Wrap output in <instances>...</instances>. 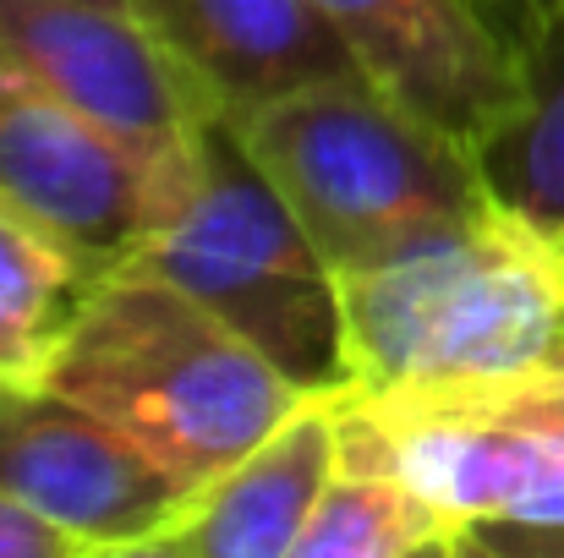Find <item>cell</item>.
Segmentation results:
<instances>
[{
  "mask_svg": "<svg viewBox=\"0 0 564 558\" xmlns=\"http://www.w3.org/2000/svg\"><path fill=\"white\" fill-rule=\"evenodd\" d=\"M0 208L33 219L94 274H116L154 214V176L50 94L0 39Z\"/></svg>",
  "mask_w": 564,
  "mask_h": 558,
  "instance_id": "cell-7",
  "label": "cell"
},
{
  "mask_svg": "<svg viewBox=\"0 0 564 558\" xmlns=\"http://www.w3.org/2000/svg\"><path fill=\"white\" fill-rule=\"evenodd\" d=\"M383 94L471 154L521 110L516 50L466 0H318Z\"/></svg>",
  "mask_w": 564,
  "mask_h": 558,
  "instance_id": "cell-8",
  "label": "cell"
},
{
  "mask_svg": "<svg viewBox=\"0 0 564 558\" xmlns=\"http://www.w3.org/2000/svg\"><path fill=\"white\" fill-rule=\"evenodd\" d=\"M521 110L471 154L494 203L564 230V0L521 55Z\"/></svg>",
  "mask_w": 564,
  "mask_h": 558,
  "instance_id": "cell-11",
  "label": "cell"
},
{
  "mask_svg": "<svg viewBox=\"0 0 564 558\" xmlns=\"http://www.w3.org/2000/svg\"><path fill=\"white\" fill-rule=\"evenodd\" d=\"M0 558H94L72 532L0 488Z\"/></svg>",
  "mask_w": 564,
  "mask_h": 558,
  "instance_id": "cell-15",
  "label": "cell"
},
{
  "mask_svg": "<svg viewBox=\"0 0 564 558\" xmlns=\"http://www.w3.org/2000/svg\"><path fill=\"white\" fill-rule=\"evenodd\" d=\"M0 488L94 558L143 554L192 499L132 438L44 383H0Z\"/></svg>",
  "mask_w": 564,
  "mask_h": 558,
  "instance_id": "cell-6",
  "label": "cell"
},
{
  "mask_svg": "<svg viewBox=\"0 0 564 558\" xmlns=\"http://www.w3.org/2000/svg\"><path fill=\"white\" fill-rule=\"evenodd\" d=\"M116 274H154L187 291L307 394L351 389L340 274L219 110L197 121L187 154L154 176L149 230Z\"/></svg>",
  "mask_w": 564,
  "mask_h": 558,
  "instance_id": "cell-3",
  "label": "cell"
},
{
  "mask_svg": "<svg viewBox=\"0 0 564 558\" xmlns=\"http://www.w3.org/2000/svg\"><path fill=\"white\" fill-rule=\"evenodd\" d=\"M99 274L33 219L0 208V383H39Z\"/></svg>",
  "mask_w": 564,
  "mask_h": 558,
  "instance_id": "cell-12",
  "label": "cell"
},
{
  "mask_svg": "<svg viewBox=\"0 0 564 558\" xmlns=\"http://www.w3.org/2000/svg\"><path fill=\"white\" fill-rule=\"evenodd\" d=\"M466 526L433 510L394 477L340 466L313 504L296 558H416V554H460Z\"/></svg>",
  "mask_w": 564,
  "mask_h": 558,
  "instance_id": "cell-13",
  "label": "cell"
},
{
  "mask_svg": "<svg viewBox=\"0 0 564 558\" xmlns=\"http://www.w3.org/2000/svg\"><path fill=\"white\" fill-rule=\"evenodd\" d=\"M241 138L335 274L383 263L494 203L471 149L373 77L285 94L247 116Z\"/></svg>",
  "mask_w": 564,
  "mask_h": 558,
  "instance_id": "cell-4",
  "label": "cell"
},
{
  "mask_svg": "<svg viewBox=\"0 0 564 558\" xmlns=\"http://www.w3.org/2000/svg\"><path fill=\"white\" fill-rule=\"evenodd\" d=\"M510 50H516V61L532 50V39L543 33V22H549V11L560 6V0H466Z\"/></svg>",
  "mask_w": 564,
  "mask_h": 558,
  "instance_id": "cell-17",
  "label": "cell"
},
{
  "mask_svg": "<svg viewBox=\"0 0 564 558\" xmlns=\"http://www.w3.org/2000/svg\"><path fill=\"white\" fill-rule=\"evenodd\" d=\"M0 39L50 94L143 160L149 176H165L187 154L197 121L214 110L116 0H0Z\"/></svg>",
  "mask_w": 564,
  "mask_h": 558,
  "instance_id": "cell-5",
  "label": "cell"
},
{
  "mask_svg": "<svg viewBox=\"0 0 564 558\" xmlns=\"http://www.w3.org/2000/svg\"><path fill=\"white\" fill-rule=\"evenodd\" d=\"M427 405H455V411L494 416V422H510V427H527V433H543V438L564 444V351L538 372L505 383V389H488V394H471V400H427Z\"/></svg>",
  "mask_w": 564,
  "mask_h": 558,
  "instance_id": "cell-14",
  "label": "cell"
},
{
  "mask_svg": "<svg viewBox=\"0 0 564 558\" xmlns=\"http://www.w3.org/2000/svg\"><path fill=\"white\" fill-rule=\"evenodd\" d=\"M351 394L471 400L564 351V230L505 203L340 274Z\"/></svg>",
  "mask_w": 564,
  "mask_h": 558,
  "instance_id": "cell-1",
  "label": "cell"
},
{
  "mask_svg": "<svg viewBox=\"0 0 564 558\" xmlns=\"http://www.w3.org/2000/svg\"><path fill=\"white\" fill-rule=\"evenodd\" d=\"M340 471L335 394L307 400L208 488L143 548L165 558H296V537Z\"/></svg>",
  "mask_w": 564,
  "mask_h": 558,
  "instance_id": "cell-10",
  "label": "cell"
},
{
  "mask_svg": "<svg viewBox=\"0 0 564 558\" xmlns=\"http://www.w3.org/2000/svg\"><path fill=\"white\" fill-rule=\"evenodd\" d=\"M460 554L488 558H564V526H538V521H477L466 526Z\"/></svg>",
  "mask_w": 564,
  "mask_h": 558,
  "instance_id": "cell-16",
  "label": "cell"
},
{
  "mask_svg": "<svg viewBox=\"0 0 564 558\" xmlns=\"http://www.w3.org/2000/svg\"><path fill=\"white\" fill-rule=\"evenodd\" d=\"M39 383L88 405L187 493L208 488L285 416L318 400L154 274H99Z\"/></svg>",
  "mask_w": 564,
  "mask_h": 558,
  "instance_id": "cell-2",
  "label": "cell"
},
{
  "mask_svg": "<svg viewBox=\"0 0 564 558\" xmlns=\"http://www.w3.org/2000/svg\"><path fill=\"white\" fill-rule=\"evenodd\" d=\"M116 6H127V0H116Z\"/></svg>",
  "mask_w": 564,
  "mask_h": 558,
  "instance_id": "cell-18",
  "label": "cell"
},
{
  "mask_svg": "<svg viewBox=\"0 0 564 558\" xmlns=\"http://www.w3.org/2000/svg\"><path fill=\"white\" fill-rule=\"evenodd\" d=\"M127 11L236 127L313 83L368 77L318 0H127Z\"/></svg>",
  "mask_w": 564,
  "mask_h": 558,
  "instance_id": "cell-9",
  "label": "cell"
}]
</instances>
